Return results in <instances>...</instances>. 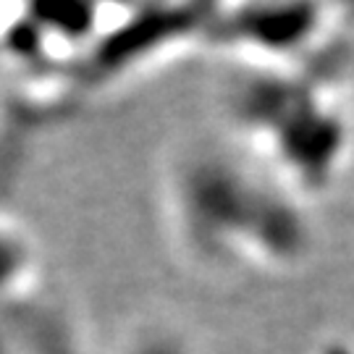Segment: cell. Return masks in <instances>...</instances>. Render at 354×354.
<instances>
[{"instance_id":"cell-3","label":"cell","mask_w":354,"mask_h":354,"mask_svg":"<svg viewBox=\"0 0 354 354\" xmlns=\"http://www.w3.org/2000/svg\"><path fill=\"white\" fill-rule=\"evenodd\" d=\"M352 8L302 0L213 6L205 48L226 53L244 68H299L349 58Z\"/></svg>"},{"instance_id":"cell-6","label":"cell","mask_w":354,"mask_h":354,"mask_svg":"<svg viewBox=\"0 0 354 354\" xmlns=\"http://www.w3.org/2000/svg\"><path fill=\"white\" fill-rule=\"evenodd\" d=\"M0 354H11V344L6 336H0Z\"/></svg>"},{"instance_id":"cell-5","label":"cell","mask_w":354,"mask_h":354,"mask_svg":"<svg viewBox=\"0 0 354 354\" xmlns=\"http://www.w3.org/2000/svg\"><path fill=\"white\" fill-rule=\"evenodd\" d=\"M140 354H192L184 344L174 342V339H155L150 342Z\"/></svg>"},{"instance_id":"cell-1","label":"cell","mask_w":354,"mask_h":354,"mask_svg":"<svg viewBox=\"0 0 354 354\" xmlns=\"http://www.w3.org/2000/svg\"><path fill=\"white\" fill-rule=\"evenodd\" d=\"M310 205L234 137L181 142L163 174L174 247L213 276L302 270L317 247Z\"/></svg>"},{"instance_id":"cell-2","label":"cell","mask_w":354,"mask_h":354,"mask_svg":"<svg viewBox=\"0 0 354 354\" xmlns=\"http://www.w3.org/2000/svg\"><path fill=\"white\" fill-rule=\"evenodd\" d=\"M346 61L299 68H244L228 95L234 140L310 203L352 158L354 113Z\"/></svg>"},{"instance_id":"cell-7","label":"cell","mask_w":354,"mask_h":354,"mask_svg":"<svg viewBox=\"0 0 354 354\" xmlns=\"http://www.w3.org/2000/svg\"><path fill=\"white\" fill-rule=\"evenodd\" d=\"M328 354H354L352 349H346V346H342V349H333V352H328Z\"/></svg>"},{"instance_id":"cell-4","label":"cell","mask_w":354,"mask_h":354,"mask_svg":"<svg viewBox=\"0 0 354 354\" xmlns=\"http://www.w3.org/2000/svg\"><path fill=\"white\" fill-rule=\"evenodd\" d=\"M39 281V250L32 234L0 213V310L32 297Z\"/></svg>"}]
</instances>
